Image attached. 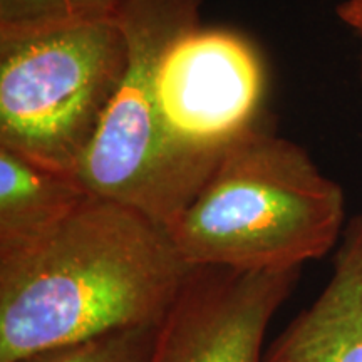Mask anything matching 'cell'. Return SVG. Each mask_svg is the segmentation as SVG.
I'll list each match as a JSON object with an SVG mask.
<instances>
[{
	"mask_svg": "<svg viewBox=\"0 0 362 362\" xmlns=\"http://www.w3.org/2000/svg\"><path fill=\"white\" fill-rule=\"evenodd\" d=\"M126 66L116 16L0 37V146L76 176Z\"/></svg>",
	"mask_w": 362,
	"mask_h": 362,
	"instance_id": "cell-4",
	"label": "cell"
},
{
	"mask_svg": "<svg viewBox=\"0 0 362 362\" xmlns=\"http://www.w3.org/2000/svg\"><path fill=\"white\" fill-rule=\"evenodd\" d=\"M339 21L357 35L361 42V83H362V0H342L336 7Z\"/></svg>",
	"mask_w": 362,
	"mask_h": 362,
	"instance_id": "cell-11",
	"label": "cell"
},
{
	"mask_svg": "<svg viewBox=\"0 0 362 362\" xmlns=\"http://www.w3.org/2000/svg\"><path fill=\"white\" fill-rule=\"evenodd\" d=\"M192 269L168 230L89 194L39 242L0 257V362L161 324Z\"/></svg>",
	"mask_w": 362,
	"mask_h": 362,
	"instance_id": "cell-1",
	"label": "cell"
},
{
	"mask_svg": "<svg viewBox=\"0 0 362 362\" xmlns=\"http://www.w3.org/2000/svg\"><path fill=\"white\" fill-rule=\"evenodd\" d=\"M88 197L76 176L0 146V257L39 242Z\"/></svg>",
	"mask_w": 362,
	"mask_h": 362,
	"instance_id": "cell-8",
	"label": "cell"
},
{
	"mask_svg": "<svg viewBox=\"0 0 362 362\" xmlns=\"http://www.w3.org/2000/svg\"><path fill=\"white\" fill-rule=\"evenodd\" d=\"M264 362H362V214L344 228L324 291L267 347Z\"/></svg>",
	"mask_w": 362,
	"mask_h": 362,
	"instance_id": "cell-7",
	"label": "cell"
},
{
	"mask_svg": "<svg viewBox=\"0 0 362 362\" xmlns=\"http://www.w3.org/2000/svg\"><path fill=\"white\" fill-rule=\"evenodd\" d=\"M300 270L193 267L161 322L151 362H264L267 329Z\"/></svg>",
	"mask_w": 362,
	"mask_h": 362,
	"instance_id": "cell-6",
	"label": "cell"
},
{
	"mask_svg": "<svg viewBox=\"0 0 362 362\" xmlns=\"http://www.w3.org/2000/svg\"><path fill=\"white\" fill-rule=\"evenodd\" d=\"M161 324L107 330L57 344L13 362H151Z\"/></svg>",
	"mask_w": 362,
	"mask_h": 362,
	"instance_id": "cell-10",
	"label": "cell"
},
{
	"mask_svg": "<svg viewBox=\"0 0 362 362\" xmlns=\"http://www.w3.org/2000/svg\"><path fill=\"white\" fill-rule=\"evenodd\" d=\"M267 71L257 45L237 30L197 25L161 59L156 101L163 128L189 155L218 161L257 128Z\"/></svg>",
	"mask_w": 362,
	"mask_h": 362,
	"instance_id": "cell-5",
	"label": "cell"
},
{
	"mask_svg": "<svg viewBox=\"0 0 362 362\" xmlns=\"http://www.w3.org/2000/svg\"><path fill=\"white\" fill-rule=\"evenodd\" d=\"M203 0H123L116 21L128 66L76 178L90 197L138 211L170 230L200 193L215 160L189 155L163 128L156 101L161 59L200 25Z\"/></svg>",
	"mask_w": 362,
	"mask_h": 362,
	"instance_id": "cell-3",
	"label": "cell"
},
{
	"mask_svg": "<svg viewBox=\"0 0 362 362\" xmlns=\"http://www.w3.org/2000/svg\"><path fill=\"white\" fill-rule=\"evenodd\" d=\"M346 225L341 185L259 124L225 149L168 233L192 267L280 272L322 259Z\"/></svg>",
	"mask_w": 362,
	"mask_h": 362,
	"instance_id": "cell-2",
	"label": "cell"
},
{
	"mask_svg": "<svg viewBox=\"0 0 362 362\" xmlns=\"http://www.w3.org/2000/svg\"><path fill=\"white\" fill-rule=\"evenodd\" d=\"M121 2L123 0H0V37L112 19Z\"/></svg>",
	"mask_w": 362,
	"mask_h": 362,
	"instance_id": "cell-9",
	"label": "cell"
}]
</instances>
